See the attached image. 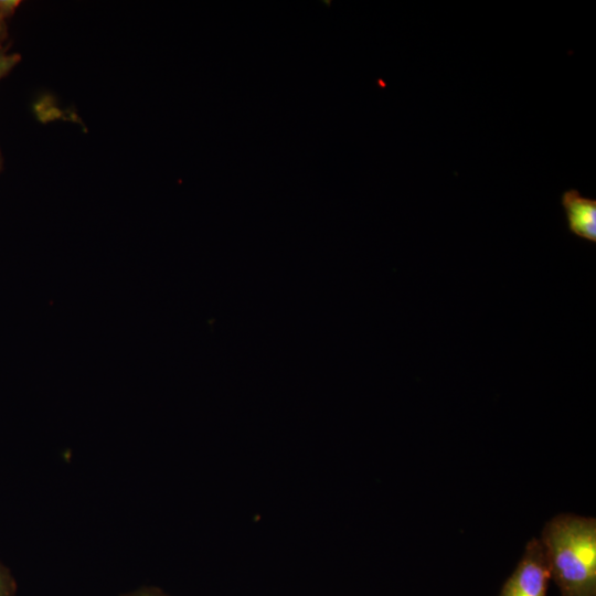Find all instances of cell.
Returning <instances> with one entry per match:
<instances>
[{
	"mask_svg": "<svg viewBox=\"0 0 596 596\" xmlns=\"http://www.w3.org/2000/svg\"><path fill=\"white\" fill-rule=\"evenodd\" d=\"M561 204L568 230L574 235L596 243V200L583 196L576 189L563 192Z\"/></svg>",
	"mask_w": 596,
	"mask_h": 596,
	"instance_id": "cell-3",
	"label": "cell"
},
{
	"mask_svg": "<svg viewBox=\"0 0 596 596\" xmlns=\"http://www.w3.org/2000/svg\"><path fill=\"white\" fill-rule=\"evenodd\" d=\"M131 596H166V595L157 590H141Z\"/></svg>",
	"mask_w": 596,
	"mask_h": 596,
	"instance_id": "cell-6",
	"label": "cell"
},
{
	"mask_svg": "<svg viewBox=\"0 0 596 596\" xmlns=\"http://www.w3.org/2000/svg\"><path fill=\"white\" fill-rule=\"evenodd\" d=\"M540 541L561 596H596L594 518L558 514L546 522Z\"/></svg>",
	"mask_w": 596,
	"mask_h": 596,
	"instance_id": "cell-1",
	"label": "cell"
},
{
	"mask_svg": "<svg viewBox=\"0 0 596 596\" xmlns=\"http://www.w3.org/2000/svg\"><path fill=\"white\" fill-rule=\"evenodd\" d=\"M19 61L20 56L18 54H6L0 50V78L3 77Z\"/></svg>",
	"mask_w": 596,
	"mask_h": 596,
	"instance_id": "cell-4",
	"label": "cell"
},
{
	"mask_svg": "<svg viewBox=\"0 0 596 596\" xmlns=\"http://www.w3.org/2000/svg\"><path fill=\"white\" fill-rule=\"evenodd\" d=\"M3 34H4L3 21H2V15H0V50H1V42L3 40Z\"/></svg>",
	"mask_w": 596,
	"mask_h": 596,
	"instance_id": "cell-7",
	"label": "cell"
},
{
	"mask_svg": "<svg viewBox=\"0 0 596 596\" xmlns=\"http://www.w3.org/2000/svg\"><path fill=\"white\" fill-rule=\"evenodd\" d=\"M0 166H1V158H0Z\"/></svg>",
	"mask_w": 596,
	"mask_h": 596,
	"instance_id": "cell-8",
	"label": "cell"
},
{
	"mask_svg": "<svg viewBox=\"0 0 596 596\" xmlns=\"http://www.w3.org/2000/svg\"><path fill=\"white\" fill-rule=\"evenodd\" d=\"M12 595V583L9 576L0 568V596Z\"/></svg>",
	"mask_w": 596,
	"mask_h": 596,
	"instance_id": "cell-5",
	"label": "cell"
},
{
	"mask_svg": "<svg viewBox=\"0 0 596 596\" xmlns=\"http://www.w3.org/2000/svg\"><path fill=\"white\" fill-rule=\"evenodd\" d=\"M550 572L540 539L530 540L499 596H546Z\"/></svg>",
	"mask_w": 596,
	"mask_h": 596,
	"instance_id": "cell-2",
	"label": "cell"
}]
</instances>
